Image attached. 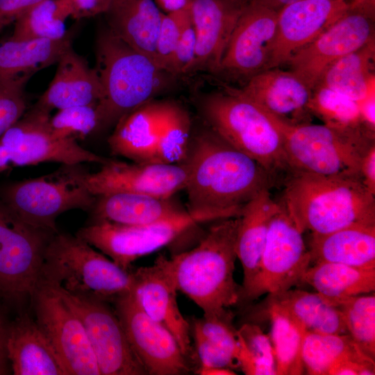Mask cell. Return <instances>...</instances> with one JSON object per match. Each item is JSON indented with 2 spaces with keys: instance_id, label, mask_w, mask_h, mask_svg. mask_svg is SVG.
<instances>
[{
  "instance_id": "46",
  "label": "cell",
  "mask_w": 375,
  "mask_h": 375,
  "mask_svg": "<svg viewBox=\"0 0 375 375\" xmlns=\"http://www.w3.org/2000/svg\"><path fill=\"white\" fill-rule=\"evenodd\" d=\"M42 0H0V33L32 6Z\"/></svg>"
},
{
  "instance_id": "30",
  "label": "cell",
  "mask_w": 375,
  "mask_h": 375,
  "mask_svg": "<svg viewBox=\"0 0 375 375\" xmlns=\"http://www.w3.org/2000/svg\"><path fill=\"white\" fill-rule=\"evenodd\" d=\"M264 305L276 307L306 332L319 334L347 333L339 310L319 293L301 290L268 294Z\"/></svg>"
},
{
  "instance_id": "13",
  "label": "cell",
  "mask_w": 375,
  "mask_h": 375,
  "mask_svg": "<svg viewBox=\"0 0 375 375\" xmlns=\"http://www.w3.org/2000/svg\"><path fill=\"white\" fill-rule=\"evenodd\" d=\"M273 216L258 272L240 294L239 302H249L262 294L281 292L302 283L310 266V255L302 234L280 201Z\"/></svg>"
},
{
  "instance_id": "6",
  "label": "cell",
  "mask_w": 375,
  "mask_h": 375,
  "mask_svg": "<svg viewBox=\"0 0 375 375\" xmlns=\"http://www.w3.org/2000/svg\"><path fill=\"white\" fill-rule=\"evenodd\" d=\"M201 109L211 131L256 160L274 178L281 172H290L281 135L273 119L238 90L207 95Z\"/></svg>"
},
{
  "instance_id": "50",
  "label": "cell",
  "mask_w": 375,
  "mask_h": 375,
  "mask_svg": "<svg viewBox=\"0 0 375 375\" xmlns=\"http://www.w3.org/2000/svg\"><path fill=\"white\" fill-rule=\"evenodd\" d=\"M163 13H169L187 8L192 0H153Z\"/></svg>"
},
{
  "instance_id": "27",
  "label": "cell",
  "mask_w": 375,
  "mask_h": 375,
  "mask_svg": "<svg viewBox=\"0 0 375 375\" xmlns=\"http://www.w3.org/2000/svg\"><path fill=\"white\" fill-rule=\"evenodd\" d=\"M103 15L111 32L154 60L162 12L153 0H111Z\"/></svg>"
},
{
  "instance_id": "51",
  "label": "cell",
  "mask_w": 375,
  "mask_h": 375,
  "mask_svg": "<svg viewBox=\"0 0 375 375\" xmlns=\"http://www.w3.org/2000/svg\"><path fill=\"white\" fill-rule=\"evenodd\" d=\"M196 372L200 375H235L233 369L218 367H199Z\"/></svg>"
},
{
  "instance_id": "44",
  "label": "cell",
  "mask_w": 375,
  "mask_h": 375,
  "mask_svg": "<svg viewBox=\"0 0 375 375\" xmlns=\"http://www.w3.org/2000/svg\"><path fill=\"white\" fill-rule=\"evenodd\" d=\"M190 330L193 333L195 351L201 367H218L231 369L239 368L236 360L208 340L192 322Z\"/></svg>"
},
{
  "instance_id": "26",
  "label": "cell",
  "mask_w": 375,
  "mask_h": 375,
  "mask_svg": "<svg viewBox=\"0 0 375 375\" xmlns=\"http://www.w3.org/2000/svg\"><path fill=\"white\" fill-rule=\"evenodd\" d=\"M162 106L151 100L122 115L108 140L112 153L135 162H156Z\"/></svg>"
},
{
  "instance_id": "17",
  "label": "cell",
  "mask_w": 375,
  "mask_h": 375,
  "mask_svg": "<svg viewBox=\"0 0 375 375\" xmlns=\"http://www.w3.org/2000/svg\"><path fill=\"white\" fill-rule=\"evenodd\" d=\"M277 10L260 0H247L218 72L249 79L265 70L274 42Z\"/></svg>"
},
{
  "instance_id": "5",
  "label": "cell",
  "mask_w": 375,
  "mask_h": 375,
  "mask_svg": "<svg viewBox=\"0 0 375 375\" xmlns=\"http://www.w3.org/2000/svg\"><path fill=\"white\" fill-rule=\"evenodd\" d=\"M69 294L113 303L132 292V270L120 267L78 237L59 231L46 248L39 283Z\"/></svg>"
},
{
  "instance_id": "4",
  "label": "cell",
  "mask_w": 375,
  "mask_h": 375,
  "mask_svg": "<svg viewBox=\"0 0 375 375\" xmlns=\"http://www.w3.org/2000/svg\"><path fill=\"white\" fill-rule=\"evenodd\" d=\"M94 69L101 88L100 127L115 124L122 115L170 86L176 77L106 26L97 36Z\"/></svg>"
},
{
  "instance_id": "49",
  "label": "cell",
  "mask_w": 375,
  "mask_h": 375,
  "mask_svg": "<svg viewBox=\"0 0 375 375\" xmlns=\"http://www.w3.org/2000/svg\"><path fill=\"white\" fill-rule=\"evenodd\" d=\"M357 103L364 126L375 133V91Z\"/></svg>"
},
{
  "instance_id": "19",
  "label": "cell",
  "mask_w": 375,
  "mask_h": 375,
  "mask_svg": "<svg viewBox=\"0 0 375 375\" xmlns=\"http://www.w3.org/2000/svg\"><path fill=\"white\" fill-rule=\"evenodd\" d=\"M132 272L134 294L141 308L171 332L183 353L194 364L197 354L191 342L190 324L177 303L178 290L169 259L160 255L153 265Z\"/></svg>"
},
{
  "instance_id": "15",
  "label": "cell",
  "mask_w": 375,
  "mask_h": 375,
  "mask_svg": "<svg viewBox=\"0 0 375 375\" xmlns=\"http://www.w3.org/2000/svg\"><path fill=\"white\" fill-rule=\"evenodd\" d=\"M112 303L126 338L148 374L183 375L192 370V363L174 336L144 311L133 290Z\"/></svg>"
},
{
  "instance_id": "9",
  "label": "cell",
  "mask_w": 375,
  "mask_h": 375,
  "mask_svg": "<svg viewBox=\"0 0 375 375\" xmlns=\"http://www.w3.org/2000/svg\"><path fill=\"white\" fill-rule=\"evenodd\" d=\"M216 220L210 215L187 210L169 219L142 225L94 222L81 228L76 235L122 269L131 270L136 259L168 244L197 224Z\"/></svg>"
},
{
  "instance_id": "11",
  "label": "cell",
  "mask_w": 375,
  "mask_h": 375,
  "mask_svg": "<svg viewBox=\"0 0 375 375\" xmlns=\"http://www.w3.org/2000/svg\"><path fill=\"white\" fill-rule=\"evenodd\" d=\"M375 0H349L342 15L287 62L312 90L325 70L375 39Z\"/></svg>"
},
{
  "instance_id": "32",
  "label": "cell",
  "mask_w": 375,
  "mask_h": 375,
  "mask_svg": "<svg viewBox=\"0 0 375 375\" xmlns=\"http://www.w3.org/2000/svg\"><path fill=\"white\" fill-rule=\"evenodd\" d=\"M375 39L330 65L317 84L356 102L375 91Z\"/></svg>"
},
{
  "instance_id": "36",
  "label": "cell",
  "mask_w": 375,
  "mask_h": 375,
  "mask_svg": "<svg viewBox=\"0 0 375 375\" xmlns=\"http://www.w3.org/2000/svg\"><path fill=\"white\" fill-rule=\"evenodd\" d=\"M69 16L70 8L65 0H42L16 19L10 38L63 39L69 34L66 31L65 21Z\"/></svg>"
},
{
  "instance_id": "16",
  "label": "cell",
  "mask_w": 375,
  "mask_h": 375,
  "mask_svg": "<svg viewBox=\"0 0 375 375\" xmlns=\"http://www.w3.org/2000/svg\"><path fill=\"white\" fill-rule=\"evenodd\" d=\"M36 322L62 361L68 375H101L85 328L53 289L38 283L31 297Z\"/></svg>"
},
{
  "instance_id": "21",
  "label": "cell",
  "mask_w": 375,
  "mask_h": 375,
  "mask_svg": "<svg viewBox=\"0 0 375 375\" xmlns=\"http://www.w3.org/2000/svg\"><path fill=\"white\" fill-rule=\"evenodd\" d=\"M247 0H192L190 15L196 47L189 72H218Z\"/></svg>"
},
{
  "instance_id": "38",
  "label": "cell",
  "mask_w": 375,
  "mask_h": 375,
  "mask_svg": "<svg viewBox=\"0 0 375 375\" xmlns=\"http://www.w3.org/2000/svg\"><path fill=\"white\" fill-rule=\"evenodd\" d=\"M308 108L329 127L374 135L364 126L357 102L323 85L317 84L312 89Z\"/></svg>"
},
{
  "instance_id": "20",
  "label": "cell",
  "mask_w": 375,
  "mask_h": 375,
  "mask_svg": "<svg viewBox=\"0 0 375 375\" xmlns=\"http://www.w3.org/2000/svg\"><path fill=\"white\" fill-rule=\"evenodd\" d=\"M348 4L349 0H299L281 8L266 69L286 65L297 51L331 26Z\"/></svg>"
},
{
  "instance_id": "33",
  "label": "cell",
  "mask_w": 375,
  "mask_h": 375,
  "mask_svg": "<svg viewBox=\"0 0 375 375\" xmlns=\"http://www.w3.org/2000/svg\"><path fill=\"white\" fill-rule=\"evenodd\" d=\"M349 361L374 362L348 333L319 334L307 332L303 347L305 372L310 375H335Z\"/></svg>"
},
{
  "instance_id": "22",
  "label": "cell",
  "mask_w": 375,
  "mask_h": 375,
  "mask_svg": "<svg viewBox=\"0 0 375 375\" xmlns=\"http://www.w3.org/2000/svg\"><path fill=\"white\" fill-rule=\"evenodd\" d=\"M312 90L294 72L278 67L260 72L238 90L269 115L293 125L310 122Z\"/></svg>"
},
{
  "instance_id": "23",
  "label": "cell",
  "mask_w": 375,
  "mask_h": 375,
  "mask_svg": "<svg viewBox=\"0 0 375 375\" xmlns=\"http://www.w3.org/2000/svg\"><path fill=\"white\" fill-rule=\"evenodd\" d=\"M5 351L15 375H68L48 337L26 315L7 326Z\"/></svg>"
},
{
  "instance_id": "42",
  "label": "cell",
  "mask_w": 375,
  "mask_h": 375,
  "mask_svg": "<svg viewBox=\"0 0 375 375\" xmlns=\"http://www.w3.org/2000/svg\"><path fill=\"white\" fill-rule=\"evenodd\" d=\"M190 22V6L169 13L162 12L156 44L154 61L164 70L167 72L175 47L185 28Z\"/></svg>"
},
{
  "instance_id": "52",
  "label": "cell",
  "mask_w": 375,
  "mask_h": 375,
  "mask_svg": "<svg viewBox=\"0 0 375 375\" xmlns=\"http://www.w3.org/2000/svg\"><path fill=\"white\" fill-rule=\"evenodd\" d=\"M7 325H6L2 317L0 316V362L8 361L5 351V341L6 335Z\"/></svg>"
},
{
  "instance_id": "7",
  "label": "cell",
  "mask_w": 375,
  "mask_h": 375,
  "mask_svg": "<svg viewBox=\"0 0 375 375\" xmlns=\"http://www.w3.org/2000/svg\"><path fill=\"white\" fill-rule=\"evenodd\" d=\"M269 115L281 133L290 172L360 177V162L375 143L374 135L310 122L289 124Z\"/></svg>"
},
{
  "instance_id": "39",
  "label": "cell",
  "mask_w": 375,
  "mask_h": 375,
  "mask_svg": "<svg viewBox=\"0 0 375 375\" xmlns=\"http://www.w3.org/2000/svg\"><path fill=\"white\" fill-rule=\"evenodd\" d=\"M323 297L339 310L347 333L351 339L367 356L374 360V294L343 298Z\"/></svg>"
},
{
  "instance_id": "8",
  "label": "cell",
  "mask_w": 375,
  "mask_h": 375,
  "mask_svg": "<svg viewBox=\"0 0 375 375\" xmlns=\"http://www.w3.org/2000/svg\"><path fill=\"white\" fill-rule=\"evenodd\" d=\"M83 164H62L47 175L11 183L0 197L26 222L56 233L59 215L71 210H91L95 203L97 197L85 183L89 171Z\"/></svg>"
},
{
  "instance_id": "24",
  "label": "cell",
  "mask_w": 375,
  "mask_h": 375,
  "mask_svg": "<svg viewBox=\"0 0 375 375\" xmlns=\"http://www.w3.org/2000/svg\"><path fill=\"white\" fill-rule=\"evenodd\" d=\"M48 88L35 106L51 112L53 109L98 103L101 88L97 73L71 47L57 62Z\"/></svg>"
},
{
  "instance_id": "1",
  "label": "cell",
  "mask_w": 375,
  "mask_h": 375,
  "mask_svg": "<svg viewBox=\"0 0 375 375\" xmlns=\"http://www.w3.org/2000/svg\"><path fill=\"white\" fill-rule=\"evenodd\" d=\"M184 162L187 210L217 219L240 216L246 203L274 182L256 160L210 129L196 137Z\"/></svg>"
},
{
  "instance_id": "18",
  "label": "cell",
  "mask_w": 375,
  "mask_h": 375,
  "mask_svg": "<svg viewBox=\"0 0 375 375\" xmlns=\"http://www.w3.org/2000/svg\"><path fill=\"white\" fill-rule=\"evenodd\" d=\"M96 172H88L85 183L96 197L113 192H132L171 197L184 190L188 169L185 162H126L108 159Z\"/></svg>"
},
{
  "instance_id": "37",
  "label": "cell",
  "mask_w": 375,
  "mask_h": 375,
  "mask_svg": "<svg viewBox=\"0 0 375 375\" xmlns=\"http://www.w3.org/2000/svg\"><path fill=\"white\" fill-rule=\"evenodd\" d=\"M191 121L188 112L180 105L162 102L158 126L156 162H183L190 146Z\"/></svg>"
},
{
  "instance_id": "35",
  "label": "cell",
  "mask_w": 375,
  "mask_h": 375,
  "mask_svg": "<svg viewBox=\"0 0 375 375\" xmlns=\"http://www.w3.org/2000/svg\"><path fill=\"white\" fill-rule=\"evenodd\" d=\"M262 313L271 322L276 375H300L305 372L303 347L306 331L276 307L263 305Z\"/></svg>"
},
{
  "instance_id": "48",
  "label": "cell",
  "mask_w": 375,
  "mask_h": 375,
  "mask_svg": "<svg viewBox=\"0 0 375 375\" xmlns=\"http://www.w3.org/2000/svg\"><path fill=\"white\" fill-rule=\"evenodd\" d=\"M359 176L364 185L375 194V143L367 149L361 158Z\"/></svg>"
},
{
  "instance_id": "43",
  "label": "cell",
  "mask_w": 375,
  "mask_h": 375,
  "mask_svg": "<svg viewBox=\"0 0 375 375\" xmlns=\"http://www.w3.org/2000/svg\"><path fill=\"white\" fill-rule=\"evenodd\" d=\"M27 78H0V138L26 112Z\"/></svg>"
},
{
  "instance_id": "3",
  "label": "cell",
  "mask_w": 375,
  "mask_h": 375,
  "mask_svg": "<svg viewBox=\"0 0 375 375\" xmlns=\"http://www.w3.org/2000/svg\"><path fill=\"white\" fill-rule=\"evenodd\" d=\"M239 220V216L216 220L197 247L169 259L177 290L203 315L239 303L240 287L233 276Z\"/></svg>"
},
{
  "instance_id": "12",
  "label": "cell",
  "mask_w": 375,
  "mask_h": 375,
  "mask_svg": "<svg viewBox=\"0 0 375 375\" xmlns=\"http://www.w3.org/2000/svg\"><path fill=\"white\" fill-rule=\"evenodd\" d=\"M50 112L35 106L0 138V172L42 162L78 164L107 161L81 147L77 141L56 137L50 128Z\"/></svg>"
},
{
  "instance_id": "29",
  "label": "cell",
  "mask_w": 375,
  "mask_h": 375,
  "mask_svg": "<svg viewBox=\"0 0 375 375\" xmlns=\"http://www.w3.org/2000/svg\"><path fill=\"white\" fill-rule=\"evenodd\" d=\"M310 262L375 269V225H353L326 234L312 233Z\"/></svg>"
},
{
  "instance_id": "41",
  "label": "cell",
  "mask_w": 375,
  "mask_h": 375,
  "mask_svg": "<svg viewBox=\"0 0 375 375\" xmlns=\"http://www.w3.org/2000/svg\"><path fill=\"white\" fill-rule=\"evenodd\" d=\"M53 134L61 139L77 141L100 127L98 103L58 110L49 119Z\"/></svg>"
},
{
  "instance_id": "47",
  "label": "cell",
  "mask_w": 375,
  "mask_h": 375,
  "mask_svg": "<svg viewBox=\"0 0 375 375\" xmlns=\"http://www.w3.org/2000/svg\"><path fill=\"white\" fill-rule=\"evenodd\" d=\"M74 19H81L104 14L111 0H65Z\"/></svg>"
},
{
  "instance_id": "40",
  "label": "cell",
  "mask_w": 375,
  "mask_h": 375,
  "mask_svg": "<svg viewBox=\"0 0 375 375\" xmlns=\"http://www.w3.org/2000/svg\"><path fill=\"white\" fill-rule=\"evenodd\" d=\"M239 369L247 375H276L270 337L256 323L244 322L237 330Z\"/></svg>"
},
{
  "instance_id": "10",
  "label": "cell",
  "mask_w": 375,
  "mask_h": 375,
  "mask_svg": "<svg viewBox=\"0 0 375 375\" xmlns=\"http://www.w3.org/2000/svg\"><path fill=\"white\" fill-rule=\"evenodd\" d=\"M56 234L17 215L0 197V292L14 300L33 295L46 248Z\"/></svg>"
},
{
  "instance_id": "28",
  "label": "cell",
  "mask_w": 375,
  "mask_h": 375,
  "mask_svg": "<svg viewBox=\"0 0 375 375\" xmlns=\"http://www.w3.org/2000/svg\"><path fill=\"white\" fill-rule=\"evenodd\" d=\"M187 210L172 197L113 192L97 197L90 211L94 222L142 225L169 219Z\"/></svg>"
},
{
  "instance_id": "53",
  "label": "cell",
  "mask_w": 375,
  "mask_h": 375,
  "mask_svg": "<svg viewBox=\"0 0 375 375\" xmlns=\"http://www.w3.org/2000/svg\"><path fill=\"white\" fill-rule=\"evenodd\" d=\"M265 5L279 11L281 8L299 0H260Z\"/></svg>"
},
{
  "instance_id": "45",
  "label": "cell",
  "mask_w": 375,
  "mask_h": 375,
  "mask_svg": "<svg viewBox=\"0 0 375 375\" xmlns=\"http://www.w3.org/2000/svg\"><path fill=\"white\" fill-rule=\"evenodd\" d=\"M196 38L192 21L185 28L170 58L167 72L177 76L188 74L194 58Z\"/></svg>"
},
{
  "instance_id": "2",
  "label": "cell",
  "mask_w": 375,
  "mask_h": 375,
  "mask_svg": "<svg viewBox=\"0 0 375 375\" xmlns=\"http://www.w3.org/2000/svg\"><path fill=\"white\" fill-rule=\"evenodd\" d=\"M283 199L299 230L326 234L353 225H375V194L357 176L292 172Z\"/></svg>"
},
{
  "instance_id": "25",
  "label": "cell",
  "mask_w": 375,
  "mask_h": 375,
  "mask_svg": "<svg viewBox=\"0 0 375 375\" xmlns=\"http://www.w3.org/2000/svg\"><path fill=\"white\" fill-rule=\"evenodd\" d=\"M279 202L274 201L269 188L257 193L242 207L239 216L236 254L243 269L240 294L257 275L271 220Z\"/></svg>"
},
{
  "instance_id": "31",
  "label": "cell",
  "mask_w": 375,
  "mask_h": 375,
  "mask_svg": "<svg viewBox=\"0 0 375 375\" xmlns=\"http://www.w3.org/2000/svg\"><path fill=\"white\" fill-rule=\"evenodd\" d=\"M71 47L69 34L58 40L9 38L0 43V78L30 79L37 72L57 63Z\"/></svg>"
},
{
  "instance_id": "14",
  "label": "cell",
  "mask_w": 375,
  "mask_h": 375,
  "mask_svg": "<svg viewBox=\"0 0 375 375\" xmlns=\"http://www.w3.org/2000/svg\"><path fill=\"white\" fill-rule=\"evenodd\" d=\"M53 290L82 322L101 375L148 374L108 303Z\"/></svg>"
},
{
  "instance_id": "54",
  "label": "cell",
  "mask_w": 375,
  "mask_h": 375,
  "mask_svg": "<svg viewBox=\"0 0 375 375\" xmlns=\"http://www.w3.org/2000/svg\"><path fill=\"white\" fill-rule=\"evenodd\" d=\"M7 372L6 361L0 362V374H5Z\"/></svg>"
},
{
  "instance_id": "34",
  "label": "cell",
  "mask_w": 375,
  "mask_h": 375,
  "mask_svg": "<svg viewBox=\"0 0 375 375\" xmlns=\"http://www.w3.org/2000/svg\"><path fill=\"white\" fill-rule=\"evenodd\" d=\"M302 283L314 288L319 294L343 298L374 292L375 269H363L334 262H319L310 266Z\"/></svg>"
}]
</instances>
